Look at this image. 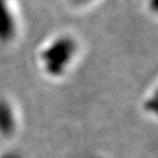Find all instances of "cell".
Wrapping results in <instances>:
<instances>
[{
	"label": "cell",
	"mask_w": 158,
	"mask_h": 158,
	"mask_svg": "<svg viewBox=\"0 0 158 158\" xmlns=\"http://www.w3.org/2000/svg\"><path fill=\"white\" fill-rule=\"evenodd\" d=\"M83 40L70 29L48 34L34 51V63L39 74L49 82L67 80L83 57Z\"/></svg>",
	"instance_id": "obj_1"
},
{
	"label": "cell",
	"mask_w": 158,
	"mask_h": 158,
	"mask_svg": "<svg viewBox=\"0 0 158 158\" xmlns=\"http://www.w3.org/2000/svg\"><path fill=\"white\" fill-rule=\"evenodd\" d=\"M23 27L19 0H0V48L17 45L23 34Z\"/></svg>",
	"instance_id": "obj_2"
},
{
	"label": "cell",
	"mask_w": 158,
	"mask_h": 158,
	"mask_svg": "<svg viewBox=\"0 0 158 158\" xmlns=\"http://www.w3.org/2000/svg\"><path fill=\"white\" fill-rule=\"evenodd\" d=\"M21 129V113L11 97L0 95V141H12Z\"/></svg>",
	"instance_id": "obj_3"
},
{
	"label": "cell",
	"mask_w": 158,
	"mask_h": 158,
	"mask_svg": "<svg viewBox=\"0 0 158 158\" xmlns=\"http://www.w3.org/2000/svg\"><path fill=\"white\" fill-rule=\"evenodd\" d=\"M141 111L144 116L153 122L158 117V83L155 79L144 91L141 98Z\"/></svg>",
	"instance_id": "obj_4"
},
{
	"label": "cell",
	"mask_w": 158,
	"mask_h": 158,
	"mask_svg": "<svg viewBox=\"0 0 158 158\" xmlns=\"http://www.w3.org/2000/svg\"><path fill=\"white\" fill-rule=\"evenodd\" d=\"M101 1L102 0H63V4L68 11L76 14H83L95 8Z\"/></svg>",
	"instance_id": "obj_5"
},
{
	"label": "cell",
	"mask_w": 158,
	"mask_h": 158,
	"mask_svg": "<svg viewBox=\"0 0 158 158\" xmlns=\"http://www.w3.org/2000/svg\"><path fill=\"white\" fill-rule=\"evenodd\" d=\"M0 158H23L20 153L15 151H4L0 152Z\"/></svg>",
	"instance_id": "obj_6"
}]
</instances>
